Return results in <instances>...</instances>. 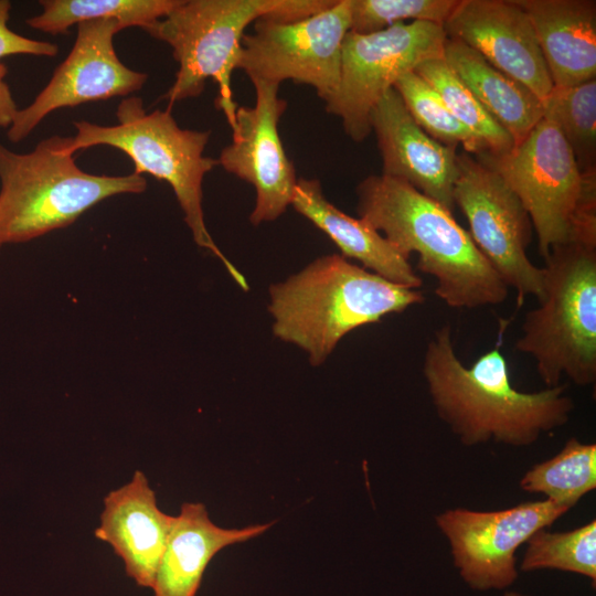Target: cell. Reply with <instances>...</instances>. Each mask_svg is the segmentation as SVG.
I'll return each mask as SVG.
<instances>
[{"label":"cell","mask_w":596,"mask_h":596,"mask_svg":"<svg viewBox=\"0 0 596 596\" xmlns=\"http://www.w3.org/2000/svg\"><path fill=\"white\" fill-rule=\"evenodd\" d=\"M359 217L406 259L436 279L435 294L448 307L473 309L502 304L509 287L458 224L451 211L401 180L373 174L356 187Z\"/></svg>","instance_id":"7a4b0ae2"},{"label":"cell","mask_w":596,"mask_h":596,"mask_svg":"<svg viewBox=\"0 0 596 596\" xmlns=\"http://www.w3.org/2000/svg\"><path fill=\"white\" fill-rule=\"evenodd\" d=\"M173 521L158 508L146 475L136 470L129 482L104 498L94 534L113 547L138 586L151 589Z\"/></svg>","instance_id":"e0dca14e"},{"label":"cell","mask_w":596,"mask_h":596,"mask_svg":"<svg viewBox=\"0 0 596 596\" xmlns=\"http://www.w3.org/2000/svg\"><path fill=\"white\" fill-rule=\"evenodd\" d=\"M568 511L544 499L496 511L447 509L436 514L435 522L449 544L454 566L469 588L505 590L519 577L517 550Z\"/></svg>","instance_id":"7c38bea8"},{"label":"cell","mask_w":596,"mask_h":596,"mask_svg":"<svg viewBox=\"0 0 596 596\" xmlns=\"http://www.w3.org/2000/svg\"><path fill=\"white\" fill-rule=\"evenodd\" d=\"M274 334L321 364L352 330L425 300L418 289L392 283L340 254L322 256L269 289Z\"/></svg>","instance_id":"3957f363"},{"label":"cell","mask_w":596,"mask_h":596,"mask_svg":"<svg viewBox=\"0 0 596 596\" xmlns=\"http://www.w3.org/2000/svg\"><path fill=\"white\" fill-rule=\"evenodd\" d=\"M519 486L571 510L596 488V445L571 437L555 456L532 466Z\"/></svg>","instance_id":"603a6c76"},{"label":"cell","mask_w":596,"mask_h":596,"mask_svg":"<svg viewBox=\"0 0 596 596\" xmlns=\"http://www.w3.org/2000/svg\"><path fill=\"white\" fill-rule=\"evenodd\" d=\"M7 73V66L0 62V128L9 129L19 109L12 97L10 87L4 81Z\"/></svg>","instance_id":"f546056e"},{"label":"cell","mask_w":596,"mask_h":596,"mask_svg":"<svg viewBox=\"0 0 596 596\" xmlns=\"http://www.w3.org/2000/svg\"><path fill=\"white\" fill-rule=\"evenodd\" d=\"M414 72L434 88L456 119L483 143L488 155H501L514 146L510 135L482 107L444 57L425 61Z\"/></svg>","instance_id":"cb8c5ba5"},{"label":"cell","mask_w":596,"mask_h":596,"mask_svg":"<svg viewBox=\"0 0 596 596\" xmlns=\"http://www.w3.org/2000/svg\"><path fill=\"white\" fill-rule=\"evenodd\" d=\"M478 158L491 166L522 202L543 258L571 237L583 215L596 211V171H581L564 136L545 117L509 151Z\"/></svg>","instance_id":"ba28073f"},{"label":"cell","mask_w":596,"mask_h":596,"mask_svg":"<svg viewBox=\"0 0 596 596\" xmlns=\"http://www.w3.org/2000/svg\"><path fill=\"white\" fill-rule=\"evenodd\" d=\"M336 0H181L148 32L172 50L179 68L161 97L168 108L200 96L207 79L219 86L216 107L233 125L237 105L231 77L242 53L246 28L259 19L298 21L319 13Z\"/></svg>","instance_id":"5b68a950"},{"label":"cell","mask_w":596,"mask_h":596,"mask_svg":"<svg viewBox=\"0 0 596 596\" xmlns=\"http://www.w3.org/2000/svg\"><path fill=\"white\" fill-rule=\"evenodd\" d=\"M528 14L553 87L596 79L594 0H514Z\"/></svg>","instance_id":"d6986e66"},{"label":"cell","mask_w":596,"mask_h":596,"mask_svg":"<svg viewBox=\"0 0 596 596\" xmlns=\"http://www.w3.org/2000/svg\"><path fill=\"white\" fill-rule=\"evenodd\" d=\"M503 596H531L515 590H505Z\"/></svg>","instance_id":"4dcf8cb0"},{"label":"cell","mask_w":596,"mask_h":596,"mask_svg":"<svg viewBox=\"0 0 596 596\" xmlns=\"http://www.w3.org/2000/svg\"><path fill=\"white\" fill-rule=\"evenodd\" d=\"M539 306L526 312L517 351L530 355L546 387L566 376L596 381V231L575 232L544 257Z\"/></svg>","instance_id":"277c9868"},{"label":"cell","mask_w":596,"mask_h":596,"mask_svg":"<svg viewBox=\"0 0 596 596\" xmlns=\"http://www.w3.org/2000/svg\"><path fill=\"white\" fill-rule=\"evenodd\" d=\"M422 371L437 416L465 446L489 441L530 446L564 426L574 409L563 384L518 391L499 345L466 366L456 354L448 324L434 331Z\"/></svg>","instance_id":"6da1fadb"},{"label":"cell","mask_w":596,"mask_h":596,"mask_svg":"<svg viewBox=\"0 0 596 596\" xmlns=\"http://www.w3.org/2000/svg\"><path fill=\"white\" fill-rule=\"evenodd\" d=\"M292 207L322 231L345 258L402 286L418 289L422 277L385 237L361 217H353L327 200L317 179L298 178Z\"/></svg>","instance_id":"ffe728a7"},{"label":"cell","mask_w":596,"mask_h":596,"mask_svg":"<svg viewBox=\"0 0 596 596\" xmlns=\"http://www.w3.org/2000/svg\"><path fill=\"white\" fill-rule=\"evenodd\" d=\"M446 40L441 25L422 21L369 34L349 31L342 43L339 84L324 100L326 110L341 119L352 140L363 141L382 96L421 63L444 57Z\"/></svg>","instance_id":"9c48e42d"},{"label":"cell","mask_w":596,"mask_h":596,"mask_svg":"<svg viewBox=\"0 0 596 596\" xmlns=\"http://www.w3.org/2000/svg\"><path fill=\"white\" fill-rule=\"evenodd\" d=\"M350 31V2L336 0L308 18L283 22L259 19L242 40L238 67L252 82L311 86L324 102L340 78L341 52Z\"/></svg>","instance_id":"8fae6325"},{"label":"cell","mask_w":596,"mask_h":596,"mask_svg":"<svg viewBox=\"0 0 596 596\" xmlns=\"http://www.w3.org/2000/svg\"><path fill=\"white\" fill-rule=\"evenodd\" d=\"M117 125L100 126L87 120L74 121L77 130L68 151L95 146H109L123 151L134 162V173H142L167 182L184 214V221L198 246L219 257L236 284L247 290L244 276L222 254L204 221L202 183L217 160L205 157L210 130L181 128L171 108L148 113L137 96L124 98L116 110Z\"/></svg>","instance_id":"52a82bcc"},{"label":"cell","mask_w":596,"mask_h":596,"mask_svg":"<svg viewBox=\"0 0 596 596\" xmlns=\"http://www.w3.org/2000/svg\"><path fill=\"white\" fill-rule=\"evenodd\" d=\"M10 10L11 2L0 0V60L14 54L54 57L58 53V47L51 42L29 39L9 29Z\"/></svg>","instance_id":"f1b7e54d"},{"label":"cell","mask_w":596,"mask_h":596,"mask_svg":"<svg viewBox=\"0 0 596 596\" xmlns=\"http://www.w3.org/2000/svg\"><path fill=\"white\" fill-rule=\"evenodd\" d=\"M443 28L447 38L475 50L542 103L552 92L532 23L514 0H459Z\"/></svg>","instance_id":"9a60e30c"},{"label":"cell","mask_w":596,"mask_h":596,"mask_svg":"<svg viewBox=\"0 0 596 596\" xmlns=\"http://www.w3.org/2000/svg\"><path fill=\"white\" fill-rule=\"evenodd\" d=\"M393 87L416 124L432 138L455 148L460 145L476 157L487 153L483 143L456 119L434 88L414 71L402 75Z\"/></svg>","instance_id":"4316f807"},{"label":"cell","mask_w":596,"mask_h":596,"mask_svg":"<svg viewBox=\"0 0 596 596\" xmlns=\"http://www.w3.org/2000/svg\"><path fill=\"white\" fill-rule=\"evenodd\" d=\"M252 83L255 105L237 107L232 142L222 149L217 163L254 187L256 201L249 220L258 225L276 220L291 205L298 178L278 131L288 105L278 96L280 85Z\"/></svg>","instance_id":"5bb4252c"},{"label":"cell","mask_w":596,"mask_h":596,"mask_svg":"<svg viewBox=\"0 0 596 596\" xmlns=\"http://www.w3.org/2000/svg\"><path fill=\"white\" fill-rule=\"evenodd\" d=\"M519 571L557 570L596 583V521L566 532H535L526 542Z\"/></svg>","instance_id":"484cf974"},{"label":"cell","mask_w":596,"mask_h":596,"mask_svg":"<svg viewBox=\"0 0 596 596\" xmlns=\"http://www.w3.org/2000/svg\"><path fill=\"white\" fill-rule=\"evenodd\" d=\"M454 203L465 214L469 235L508 287L515 289L518 305L528 295L539 300L542 268L526 255L533 225L518 195L502 177L478 157L457 155Z\"/></svg>","instance_id":"30bf717a"},{"label":"cell","mask_w":596,"mask_h":596,"mask_svg":"<svg viewBox=\"0 0 596 596\" xmlns=\"http://www.w3.org/2000/svg\"><path fill=\"white\" fill-rule=\"evenodd\" d=\"M124 29L113 19L78 23L71 52L34 100L18 110L8 129V139L23 140L56 109L140 91L148 75L126 66L114 47V36Z\"/></svg>","instance_id":"4fadbf2b"},{"label":"cell","mask_w":596,"mask_h":596,"mask_svg":"<svg viewBox=\"0 0 596 596\" xmlns=\"http://www.w3.org/2000/svg\"><path fill=\"white\" fill-rule=\"evenodd\" d=\"M350 31L369 34L407 20L444 25L459 0H349Z\"/></svg>","instance_id":"83f0119b"},{"label":"cell","mask_w":596,"mask_h":596,"mask_svg":"<svg viewBox=\"0 0 596 596\" xmlns=\"http://www.w3.org/2000/svg\"><path fill=\"white\" fill-rule=\"evenodd\" d=\"M181 0H41L42 12L26 20L39 31L60 34L81 22L113 19L123 26H139L147 33Z\"/></svg>","instance_id":"7402d4cb"},{"label":"cell","mask_w":596,"mask_h":596,"mask_svg":"<svg viewBox=\"0 0 596 596\" xmlns=\"http://www.w3.org/2000/svg\"><path fill=\"white\" fill-rule=\"evenodd\" d=\"M371 131L382 157V174L406 182L453 212L457 148L427 135L394 87L372 110Z\"/></svg>","instance_id":"2e32d148"},{"label":"cell","mask_w":596,"mask_h":596,"mask_svg":"<svg viewBox=\"0 0 596 596\" xmlns=\"http://www.w3.org/2000/svg\"><path fill=\"white\" fill-rule=\"evenodd\" d=\"M272 522L242 529H225L210 519L201 502H184L161 555L153 596H196L204 572L221 550L266 532Z\"/></svg>","instance_id":"ac0fdd59"},{"label":"cell","mask_w":596,"mask_h":596,"mask_svg":"<svg viewBox=\"0 0 596 596\" xmlns=\"http://www.w3.org/2000/svg\"><path fill=\"white\" fill-rule=\"evenodd\" d=\"M543 117L557 126L581 171H596V79L553 87L543 102Z\"/></svg>","instance_id":"d4e9b609"},{"label":"cell","mask_w":596,"mask_h":596,"mask_svg":"<svg viewBox=\"0 0 596 596\" xmlns=\"http://www.w3.org/2000/svg\"><path fill=\"white\" fill-rule=\"evenodd\" d=\"M444 60L482 107L519 145L543 118V103L526 86L465 43L447 38Z\"/></svg>","instance_id":"44dd1931"},{"label":"cell","mask_w":596,"mask_h":596,"mask_svg":"<svg viewBox=\"0 0 596 596\" xmlns=\"http://www.w3.org/2000/svg\"><path fill=\"white\" fill-rule=\"evenodd\" d=\"M71 138H45L26 153L0 142V246L67 227L108 198L147 189L146 179L134 172L109 177L83 171L67 149Z\"/></svg>","instance_id":"8992f818"}]
</instances>
